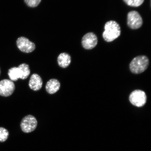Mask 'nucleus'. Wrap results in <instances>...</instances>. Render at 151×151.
Instances as JSON below:
<instances>
[{
	"instance_id": "obj_1",
	"label": "nucleus",
	"mask_w": 151,
	"mask_h": 151,
	"mask_svg": "<svg viewBox=\"0 0 151 151\" xmlns=\"http://www.w3.org/2000/svg\"><path fill=\"white\" fill-rule=\"evenodd\" d=\"M104 31L103 37L107 42H111L120 36L121 30L119 24L115 21L110 20L106 22L104 26Z\"/></svg>"
},
{
	"instance_id": "obj_2",
	"label": "nucleus",
	"mask_w": 151,
	"mask_h": 151,
	"mask_svg": "<svg viewBox=\"0 0 151 151\" xmlns=\"http://www.w3.org/2000/svg\"><path fill=\"white\" fill-rule=\"evenodd\" d=\"M149 64V60L147 56H137L134 58L130 63V70L134 74H140L146 70Z\"/></svg>"
},
{
	"instance_id": "obj_3",
	"label": "nucleus",
	"mask_w": 151,
	"mask_h": 151,
	"mask_svg": "<svg viewBox=\"0 0 151 151\" xmlns=\"http://www.w3.org/2000/svg\"><path fill=\"white\" fill-rule=\"evenodd\" d=\"M129 99L132 104L140 107L144 106L146 104L147 97L144 91L140 90H136L131 92Z\"/></svg>"
},
{
	"instance_id": "obj_4",
	"label": "nucleus",
	"mask_w": 151,
	"mask_h": 151,
	"mask_svg": "<svg viewBox=\"0 0 151 151\" xmlns=\"http://www.w3.org/2000/svg\"><path fill=\"white\" fill-rule=\"evenodd\" d=\"M143 23L142 18L137 11H133L128 13L127 24L130 28L137 29L140 28Z\"/></svg>"
},
{
	"instance_id": "obj_5",
	"label": "nucleus",
	"mask_w": 151,
	"mask_h": 151,
	"mask_svg": "<svg viewBox=\"0 0 151 151\" xmlns=\"http://www.w3.org/2000/svg\"><path fill=\"white\" fill-rule=\"evenodd\" d=\"M37 124V121L35 117L29 115L22 119L21 122L20 127L24 133H29L36 129Z\"/></svg>"
},
{
	"instance_id": "obj_6",
	"label": "nucleus",
	"mask_w": 151,
	"mask_h": 151,
	"mask_svg": "<svg viewBox=\"0 0 151 151\" xmlns=\"http://www.w3.org/2000/svg\"><path fill=\"white\" fill-rule=\"evenodd\" d=\"M15 86L13 81L5 79L0 81V95L8 97L14 93Z\"/></svg>"
},
{
	"instance_id": "obj_7",
	"label": "nucleus",
	"mask_w": 151,
	"mask_h": 151,
	"mask_svg": "<svg viewBox=\"0 0 151 151\" xmlns=\"http://www.w3.org/2000/svg\"><path fill=\"white\" fill-rule=\"evenodd\" d=\"M98 41V38L95 34L92 32L88 33L82 38V46L86 50H92L97 46Z\"/></svg>"
},
{
	"instance_id": "obj_8",
	"label": "nucleus",
	"mask_w": 151,
	"mask_h": 151,
	"mask_svg": "<svg viewBox=\"0 0 151 151\" xmlns=\"http://www.w3.org/2000/svg\"><path fill=\"white\" fill-rule=\"evenodd\" d=\"M17 45L19 50L24 52H31L35 48V43L24 37L18 38L17 41Z\"/></svg>"
},
{
	"instance_id": "obj_9",
	"label": "nucleus",
	"mask_w": 151,
	"mask_h": 151,
	"mask_svg": "<svg viewBox=\"0 0 151 151\" xmlns=\"http://www.w3.org/2000/svg\"><path fill=\"white\" fill-rule=\"evenodd\" d=\"M42 79L39 75L36 73L32 75L29 82V86L31 89L37 91L42 88Z\"/></svg>"
},
{
	"instance_id": "obj_10",
	"label": "nucleus",
	"mask_w": 151,
	"mask_h": 151,
	"mask_svg": "<svg viewBox=\"0 0 151 151\" xmlns=\"http://www.w3.org/2000/svg\"><path fill=\"white\" fill-rule=\"evenodd\" d=\"M60 86L61 84L59 81L55 79H52L47 82L46 89L48 93L53 94L59 90Z\"/></svg>"
},
{
	"instance_id": "obj_11",
	"label": "nucleus",
	"mask_w": 151,
	"mask_h": 151,
	"mask_svg": "<svg viewBox=\"0 0 151 151\" xmlns=\"http://www.w3.org/2000/svg\"><path fill=\"white\" fill-rule=\"evenodd\" d=\"M58 62L60 67L64 68H67L71 63V56L67 53H62L58 57Z\"/></svg>"
},
{
	"instance_id": "obj_12",
	"label": "nucleus",
	"mask_w": 151,
	"mask_h": 151,
	"mask_svg": "<svg viewBox=\"0 0 151 151\" xmlns=\"http://www.w3.org/2000/svg\"><path fill=\"white\" fill-rule=\"evenodd\" d=\"M8 74L9 78L12 81H16L21 78V73L18 67L11 68L9 70Z\"/></svg>"
},
{
	"instance_id": "obj_13",
	"label": "nucleus",
	"mask_w": 151,
	"mask_h": 151,
	"mask_svg": "<svg viewBox=\"0 0 151 151\" xmlns=\"http://www.w3.org/2000/svg\"><path fill=\"white\" fill-rule=\"evenodd\" d=\"M20 69L21 73V78L22 80H25L27 78L30 74V70L29 66L27 64L22 63L18 67Z\"/></svg>"
},
{
	"instance_id": "obj_14",
	"label": "nucleus",
	"mask_w": 151,
	"mask_h": 151,
	"mask_svg": "<svg viewBox=\"0 0 151 151\" xmlns=\"http://www.w3.org/2000/svg\"><path fill=\"white\" fill-rule=\"evenodd\" d=\"M123 1L129 6L138 7L142 4L145 0H123Z\"/></svg>"
},
{
	"instance_id": "obj_15",
	"label": "nucleus",
	"mask_w": 151,
	"mask_h": 151,
	"mask_svg": "<svg viewBox=\"0 0 151 151\" xmlns=\"http://www.w3.org/2000/svg\"><path fill=\"white\" fill-rule=\"evenodd\" d=\"M9 136V132L5 128L0 127V142H4Z\"/></svg>"
},
{
	"instance_id": "obj_16",
	"label": "nucleus",
	"mask_w": 151,
	"mask_h": 151,
	"mask_svg": "<svg viewBox=\"0 0 151 151\" xmlns=\"http://www.w3.org/2000/svg\"><path fill=\"white\" fill-rule=\"evenodd\" d=\"M41 0H24L26 5L31 7H36L40 3Z\"/></svg>"
},
{
	"instance_id": "obj_17",
	"label": "nucleus",
	"mask_w": 151,
	"mask_h": 151,
	"mask_svg": "<svg viewBox=\"0 0 151 151\" xmlns=\"http://www.w3.org/2000/svg\"><path fill=\"white\" fill-rule=\"evenodd\" d=\"M0 74H1V69H0Z\"/></svg>"
}]
</instances>
